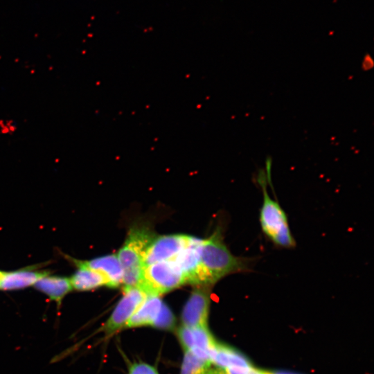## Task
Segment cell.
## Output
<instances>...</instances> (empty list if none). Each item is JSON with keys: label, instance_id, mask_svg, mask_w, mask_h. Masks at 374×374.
Returning a JSON list of instances; mask_svg holds the SVG:
<instances>
[{"label": "cell", "instance_id": "1", "mask_svg": "<svg viewBox=\"0 0 374 374\" xmlns=\"http://www.w3.org/2000/svg\"><path fill=\"white\" fill-rule=\"evenodd\" d=\"M199 253L206 282L211 287L227 275L251 269L252 260L232 254L223 242L219 230L202 240Z\"/></svg>", "mask_w": 374, "mask_h": 374}, {"label": "cell", "instance_id": "2", "mask_svg": "<svg viewBox=\"0 0 374 374\" xmlns=\"http://www.w3.org/2000/svg\"><path fill=\"white\" fill-rule=\"evenodd\" d=\"M155 235L145 224H136L129 231L117 257L123 269V289L139 285L147 249Z\"/></svg>", "mask_w": 374, "mask_h": 374}, {"label": "cell", "instance_id": "3", "mask_svg": "<svg viewBox=\"0 0 374 374\" xmlns=\"http://www.w3.org/2000/svg\"><path fill=\"white\" fill-rule=\"evenodd\" d=\"M267 175L263 169L259 170L257 182L262 192V204L259 220L265 235L276 247L291 249L296 243L292 235L287 215L279 203L271 198L267 190Z\"/></svg>", "mask_w": 374, "mask_h": 374}, {"label": "cell", "instance_id": "4", "mask_svg": "<svg viewBox=\"0 0 374 374\" xmlns=\"http://www.w3.org/2000/svg\"><path fill=\"white\" fill-rule=\"evenodd\" d=\"M186 283L172 260L157 262L145 267L138 285L147 295L160 296Z\"/></svg>", "mask_w": 374, "mask_h": 374}, {"label": "cell", "instance_id": "5", "mask_svg": "<svg viewBox=\"0 0 374 374\" xmlns=\"http://www.w3.org/2000/svg\"><path fill=\"white\" fill-rule=\"evenodd\" d=\"M124 294L100 329L106 335L125 328L127 322L143 303L147 294L138 286L125 288Z\"/></svg>", "mask_w": 374, "mask_h": 374}, {"label": "cell", "instance_id": "6", "mask_svg": "<svg viewBox=\"0 0 374 374\" xmlns=\"http://www.w3.org/2000/svg\"><path fill=\"white\" fill-rule=\"evenodd\" d=\"M177 335L184 352H189L199 358L211 362V354L217 342L208 327L182 326L179 328Z\"/></svg>", "mask_w": 374, "mask_h": 374}, {"label": "cell", "instance_id": "7", "mask_svg": "<svg viewBox=\"0 0 374 374\" xmlns=\"http://www.w3.org/2000/svg\"><path fill=\"white\" fill-rule=\"evenodd\" d=\"M202 240L192 237L189 244L172 260L181 271L186 283L208 286L200 261L199 249Z\"/></svg>", "mask_w": 374, "mask_h": 374}, {"label": "cell", "instance_id": "8", "mask_svg": "<svg viewBox=\"0 0 374 374\" xmlns=\"http://www.w3.org/2000/svg\"><path fill=\"white\" fill-rule=\"evenodd\" d=\"M211 287L210 286L198 285L193 290L182 310L183 326L208 327Z\"/></svg>", "mask_w": 374, "mask_h": 374}, {"label": "cell", "instance_id": "9", "mask_svg": "<svg viewBox=\"0 0 374 374\" xmlns=\"http://www.w3.org/2000/svg\"><path fill=\"white\" fill-rule=\"evenodd\" d=\"M192 236L175 234L155 236L149 245L144 258V265L172 260L190 242Z\"/></svg>", "mask_w": 374, "mask_h": 374}, {"label": "cell", "instance_id": "10", "mask_svg": "<svg viewBox=\"0 0 374 374\" xmlns=\"http://www.w3.org/2000/svg\"><path fill=\"white\" fill-rule=\"evenodd\" d=\"M76 266L85 267L102 273L108 280V287H116L123 283V269L117 255L111 254L89 260H73Z\"/></svg>", "mask_w": 374, "mask_h": 374}, {"label": "cell", "instance_id": "11", "mask_svg": "<svg viewBox=\"0 0 374 374\" xmlns=\"http://www.w3.org/2000/svg\"><path fill=\"white\" fill-rule=\"evenodd\" d=\"M163 304L159 296L147 295L143 303L128 320L125 328L152 326Z\"/></svg>", "mask_w": 374, "mask_h": 374}, {"label": "cell", "instance_id": "12", "mask_svg": "<svg viewBox=\"0 0 374 374\" xmlns=\"http://www.w3.org/2000/svg\"><path fill=\"white\" fill-rule=\"evenodd\" d=\"M210 360L213 365L222 369L252 366L240 352L217 342L211 354Z\"/></svg>", "mask_w": 374, "mask_h": 374}, {"label": "cell", "instance_id": "13", "mask_svg": "<svg viewBox=\"0 0 374 374\" xmlns=\"http://www.w3.org/2000/svg\"><path fill=\"white\" fill-rule=\"evenodd\" d=\"M78 270L69 278L71 288L77 291H89L100 286H108L107 278L100 271L77 266Z\"/></svg>", "mask_w": 374, "mask_h": 374}, {"label": "cell", "instance_id": "14", "mask_svg": "<svg viewBox=\"0 0 374 374\" xmlns=\"http://www.w3.org/2000/svg\"><path fill=\"white\" fill-rule=\"evenodd\" d=\"M47 275L46 272L30 269H21L12 272H4L0 284L3 290H12L34 285L41 278Z\"/></svg>", "mask_w": 374, "mask_h": 374}, {"label": "cell", "instance_id": "15", "mask_svg": "<svg viewBox=\"0 0 374 374\" xmlns=\"http://www.w3.org/2000/svg\"><path fill=\"white\" fill-rule=\"evenodd\" d=\"M34 285L51 300L57 303H60L66 294L72 290L69 278L51 276L48 274L38 280Z\"/></svg>", "mask_w": 374, "mask_h": 374}, {"label": "cell", "instance_id": "16", "mask_svg": "<svg viewBox=\"0 0 374 374\" xmlns=\"http://www.w3.org/2000/svg\"><path fill=\"white\" fill-rule=\"evenodd\" d=\"M213 364L189 352H184L180 374H211Z\"/></svg>", "mask_w": 374, "mask_h": 374}, {"label": "cell", "instance_id": "17", "mask_svg": "<svg viewBox=\"0 0 374 374\" xmlns=\"http://www.w3.org/2000/svg\"><path fill=\"white\" fill-rule=\"evenodd\" d=\"M174 324L175 317L170 310L163 303L152 326L161 329H170Z\"/></svg>", "mask_w": 374, "mask_h": 374}, {"label": "cell", "instance_id": "18", "mask_svg": "<svg viewBox=\"0 0 374 374\" xmlns=\"http://www.w3.org/2000/svg\"><path fill=\"white\" fill-rule=\"evenodd\" d=\"M129 374H159V372L153 366L141 362L130 365Z\"/></svg>", "mask_w": 374, "mask_h": 374}, {"label": "cell", "instance_id": "19", "mask_svg": "<svg viewBox=\"0 0 374 374\" xmlns=\"http://www.w3.org/2000/svg\"><path fill=\"white\" fill-rule=\"evenodd\" d=\"M224 374H269V372L254 368L253 366L248 367H235L224 369Z\"/></svg>", "mask_w": 374, "mask_h": 374}, {"label": "cell", "instance_id": "20", "mask_svg": "<svg viewBox=\"0 0 374 374\" xmlns=\"http://www.w3.org/2000/svg\"><path fill=\"white\" fill-rule=\"evenodd\" d=\"M0 130L2 134H12L16 130L13 121H1Z\"/></svg>", "mask_w": 374, "mask_h": 374}, {"label": "cell", "instance_id": "21", "mask_svg": "<svg viewBox=\"0 0 374 374\" xmlns=\"http://www.w3.org/2000/svg\"><path fill=\"white\" fill-rule=\"evenodd\" d=\"M269 374H296L287 371H275V372H269Z\"/></svg>", "mask_w": 374, "mask_h": 374}, {"label": "cell", "instance_id": "22", "mask_svg": "<svg viewBox=\"0 0 374 374\" xmlns=\"http://www.w3.org/2000/svg\"><path fill=\"white\" fill-rule=\"evenodd\" d=\"M3 274H4V272L0 271V284H1V280H2L3 276Z\"/></svg>", "mask_w": 374, "mask_h": 374}]
</instances>
